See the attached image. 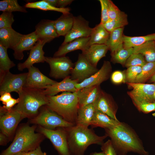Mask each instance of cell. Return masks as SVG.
<instances>
[{"instance_id": "1", "label": "cell", "mask_w": 155, "mask_h": 155, "mask_svg": "<svg viewBox=\"0 0 155 155\" xmlns=\"http://www.w3.org/2000/svg\"><path fill=\"white\" fill-rule=\"evenodd\" d=\"M104 129L119 155H126L130 152L148 155L137 135L126 124L121 122L114 127Z\"/></svg>"}, {"instance_id": "2", "label": "cell", "mask_w": 155, "mask_h": 155, "mask_svg": "<svg viewBox=\"0 0 155 155\" xmlns=\"http://www.w3.org/2000/svg\"><path fill=\"white\" fill-rule=\"evenodd\" d=\"M64 128L71 155H84L89 146L92 144L101 145L108 136L106 134L99 136L92 129L80 125H75Z\"/></svg>"}, {"instance_id": "3", "label": "cell", "mask_w": 155, "mask_h": 155, "mask_svg": "<svg viewBox=\"0 0 155 155\" xmlns=\"http://www.w3.org/2000/svg\"><path fill=\"white\" fill-rule=\"evenodd\" d=\"M47 96L48 102L45 106L67 121L75 125L79 107L76 92H65L60 94Z\"/></svg>"}, {"instance_id": "4", "label": "cell", "mask_w": 155, "mask_h": 155, "mask_svg": "<svg viewBox=\"0 0 155 155\" xmlns=\"http://www.w3.org/2000/svg\"><path fill=\"white\" fill-rule=\"evenodd\" d=\"M44 89L24 87L18 94L19 102L14 108L21 114L23 118H32L38 113L40 107L48 103Z\"/></svg>"}, {"instance_id": "5", "label": "cell", "mask_w": 155, "mask_h": 155, "mask_svg": "<svg viewBox=\"0 0 155 155\" xmlns=\"http://www.w3.org/2000/svg\"><path fill=\"white\" fill-rule=\"evenodd\" d=\"M36 127L26 125L17 131L13 141L0 155H13L21 152H30L39 146L42 140L40 134L35 132Z\"/></svg>"}, {"instance_id": "6", "label": "cell", "mask_w": 155, "mask_h": 155, "mask_svg": "<svg viewBox=\"0 0 155 155\" xmlns=\"http://www.w3.org/2000/svg\"><path fill=\"white\" fill-rule=\"evenodd\" d=\"M30 121L33 123L52 129L57 127L67 128L75 125L67 121L45 106L36 116L31 119Z\"/></svg>"}, {"instance_id": "7", "label": "cell", "mask_w": 155, "mask_h": 155, "mask_svg": "<svg viewBox=\"0 0 155 155\" xmlns=\"http://www.w3.org/2000/svg\"><path fill=\"white\" fill-rule=\"evenodd\" d=\"M45 62L50 66V76L55 79H63L70 76L74 63L68 57H45Z\"/></svg>"}, {"instance_id": "8", "label": "cell", "mask_w": 155, "mask_h": 155, "mask_svg": "<svg viewBox=\"0 0 155 155\" xmlns=\"http://www.w3.org/2000/svg\"><path fill=\"white\" fill-rule=\"evenodd\" d=\"M28 72L13 74L9 71L0 73V94L14 92L19 94L26 84Z\"/></svg>"}, {"instance_id": "9", "label": "cell", "mask_w": 155, "mask_h": 155, "mask_svg": "<svg viewBox=\"0 0 155 155\" xmlns=\"http://www.w3.org/2000/svg\"><path fill=\"white\" fill-rule=\"evenodd\" d=\"M56 130L50 129L41 126L40 132L48 138L60 155H71L68 144L66 132L64 128Z\"/></svg>"}, {"instance_id": "10", "label": "cell", "mask_w": 155, "mask_h": 155, "mask_svg": "<svg viewBox=\"0 0 155 155\" xmlns=\"http://www.w3.org/2000/svg\"><path fill=\"white\" fill-rule=\"evenodd\" d=\"M0 127L1 132L7 137L13 134L23 118L21 113L14 108L7 110L0 107Z\"/></svg>"}, {"instance_id": "11", "label": "cell", "mask_w": 155, "mask_h": 155, "mask_svg": "<svg viewBox=\"0 0 155 155\" xmlns=\"http://www.w3.org/2000/svg\"><path fill=\"white\" fill-rule=\"evenodd\" d=\"M126 83L133 89L128 93L132 101L141 102H155L154 97L155 91V84Z\"/></svg>"}, {"instance_id": "12", "label": "cell", "mask_w": 155, "mask_h": 155, "mask_svg": "<svg viewBox=\"0 0 155 155\" xmlns=\"http://www.w3.org/2000/svg\"><path fill=\"white\" fill-rule=\"evenodd\" d=\"M99 70L92 65L82 53L79 54L78 59L70 76L71 79L77 80L78 83L90 77Z\"/></svg>"}, {"instance_id": "13", "label": "cell", "mask_w": 155, "mask_h": 155, "mask_svg": "<svg viewBox=\"0 0 155 155\" xmlns=\"http://www.w3.org/2000/svg\"><path fill=\"white\" fill-rule=\"evenodd\" d=\"M92 30L89 26V22L81 16L74 17L72 27L65 36L61 44H65L79 38L90 36Z\"/></svg>"}, {"instance_id": "14", "label": "cell", "mask_w": 155, "mask_h": 155, "mask_svg": "<svg viewBox=\"0 0 155 155\" xmlns=\"http://www.w3.org/2000/svg\"><path fill=\"white\" fill-rule=\"evenodd\" d=\"M28 69V74L24 87L45 89L47 86L57 82L45 75L38 68L33 66Z\"/></svg>"}, {"instance_id": "15", "label": "cell", "mask_w": 155, "mask_h": 155, "mask_svg": "<svg viewBox=\"0 0 155 155\" xmlns=\"http://www.w3.org/2000/svg\"><path fill=\"white\" fill-rule=\"evenodd\" d=\"M112 69L110 62L108 61H104L102 67L98 71L82 82L76 84V89L78 90L84 88L100 85L109 78L111 74Z\"/></svg>"}, {"instance_id": "16", "label": "cell", "mask_w": 155, "mask_h": 155, "mask_svg": "<svg viewBox=\"0 0 155 155\" xmlns=\"http://www.w3.org/2000/svg\"><path fill=\"white\" fill-rule=\"evenodd\" d=\"M35 32L38 40L45 44L59 37L55 25V20H42L35 26Z\"/></svg>"}, {"instance_id": "17", "label": "cell", "mask_w": 155, "mask_h": 155, "mask_svg": "<svg viewBox=\"0 0 155 155\" xmlns=\"http://www.w3.org/2000/svg\"><path fill=\"white\" fill-rule=\"evenodd\" d=\"M45 44L44 42L38 40L34 46L30 50L28 57L23 63L18 64L17 68L19 71H22L26 68L28 69L33 66L36 63H44L45 62V57L43 47Z\"/></svg>"}, {"instance_id": "18", "label": "cell", "mask_w": 155, "mask_h": 155, "mask_svg": "<svg viewBox=\"0 0 155 155\" xmlns=\"http://www.w3.org/2000/svg\"><path fill=\"white\" fill-rule=\"evenodd\" d=\"M102 92L100 85L84 88L77 90L76 92L79 107L90 104H94L99 98Z\"/></svg>"}, {"instance_id": "19", "label": "cell", "mask_w": 155, "mask_h": 155, "mask_svg": "<svg viewBox=\"0 0 155 155\" xmlns=\"http://www.w3.org/2000/svg\"><path fill=\"white\" fill-rule=\"evenodd\" d=\"M94 104L96 110L119 121L116 116L117 107L112 98L108 94L102 91L99 98Z\"/></svg>"}, {"instance_id": "20", "label": "cell", "mask_w": 155, "mask_h": 155, "mask_svg": "<svg viewBox=\"0 0 155 155\" xmlns=\"http://www.w3.org/2000/svg\"><path fill=\"white\" fill-rule=\"evenodd\" d=\"M78 83L77 80H72L69 76L59 82L47 86L44 90L43 92L47 96H53L60 92H75L77 91L75 85Z\"/></svg>"}, {"instance_id": "21", "label": "cell", "mask_w": 155, "mask_h": 155, "mask_svg": "<svg viewBox=\"0 0 155 155\" xmlns=\"http://www.w3.org/2000/svg\"><path fill=\"white\" fill-rule=\"evenodd\" d=\"M89 39L90 37L81 38L65 44L61 45L58 50L55 53L53 57H64L67 53L76 50H80L83 52L89 47L88 43Z\"/></svg>"}, {"instance_id": "22", "label": "cell", "mask_w": 155, "mask_h": 155, "mask_svg": "<svg viewBox=\"0 0 155 155\" xmlns=\"http://www.w3.org/2000/svg\"><path fill=\"white\" fill-rule=\"evenodd\" d=\"M24 35L16 31L12 28L0 29V43L7 49L13 50Z\"/></svg>"}, {"instance_id": "23", "label": "cell", "mask_w": 155, "mask_h": 155, "mask_svg": "<svg viewBox=\"0 0 155 155\" xmlns=\"http://www.w3.org/2000/svg\"><path fill=\"white\" fill-rule=\"evenodd\" d=\"M108 50V48L105 44H94L89 46L82 53L92 65L96 67L98 62L105 57Z\"/></svg>"}, {"instance_id": "24", "label": "cell", "mask_w": 155, "mask_h": 155, "mask_svg": "<svg viewBox=\"0 0 155 155\" xmlns=\"http://www.w3.org/2000/svg\"><path fill=\"white\" fill-rule=\"evenodd\" d=\"M38 40L35 32L24 35L19 43L13 50V55L17 60H21L24 57V51L30 50Z\"/></svg>"}, {"instance_id": "25", "label": "cell", "mask_w": 155, "mask_h": 155, "mask_svg": "<svg viewBox=\"0 0 155 155\" xmlns=\"http://www.w3.org/2000/svg\"><path fill=\"white\" fill-rule=\"evenodd\" d=\"M95 111L94 104H90L79 107L75 125L88 127L91 125Z\"/></svg>"}, {"instance_id": "26", "label": "cell", "mask_w": 155, "mask_h": 155, "mask_svg": "<svg viewBox=\"0 0 155 155\" xmlns=\"http://www.w3.org/2000/svg\"><path fill=\"white\" fill-rule=\"evenodd\" d=\"M74 16L70 13L63 14L55 20V25L59 36H65L73 26Z\"/></svg>"}, {"instance_id": "27", "label": "cell", "mask_w": 155, "mask_h": 155, "mask_svg": "<svg viewBox=\"0 0 155 155\" xmlns=\"http://www.w3.org/2000/svg\"><path fill=\"white\" fill-rule=\"evenodd\" d=\"M110 34L103 25L100 23L92 28L90 36L88 46L94 44H105L107 41Z\"/></svg>"}, {"instance_id": "28", "label": "cell", "mask_w": 155, "mask_h": 155, "mask_svg": "<svg viewBox=\"0 0 155 155\" xmlns=\"http://www.w3.org/2000/svg\"><path fill=\"white\" fill-rule=\"evenodd\" d=\"M121 122L111 118L107 115L96 110L90 125L92 127H100L106 129L114 127Z\"/></svg>"}, {"instance_id": "29", "label": "cell", "mask_w": 155, "mask_h": 155, "mask_svg": "<svg viewBox=\"0 0 155 155\" xmlns=\"http://www.w3.org/2000/svg\"><path fill=\"white\" fill-rule=\"evenodd\" d=\"M133 48V53L142 54L147 62H155V41H148Z\"/></svg>"}, {"instance_id": "30", "label": "cell", "mask_w": 155, "mask_h": 155, "mask_svg": "<svg viewBox=\"0 0 155 155\" xmlns=\"http://www.w3.org/2000/svg\"><path fill=\"white\" fill-rule=\"evenodd\" d=\"M124 27L115 29L110 32L108 39L105 44L111 54L115 52L123 44Z\"/></svg>"}, {"instance_id": "31", "label": "cell", "mask_w": 155, "mask_h": 155, "mask_svg": "<svg viewBox=\"0 0 155 155\" xmlns=\"http://www.w3.org/2000/svg\"><path fill=\"white\" fill-rule=\"evenodd\" d=\"M151 40L155 41V33L137 36H129L124 35L123 45L126 48H134Z\"/></svg>"}, {"instance_id": "32", "label": "cell", "mask_w": 155, "mask_h": 155, "mask_svg": "<svg viewBox=\"0 0 155 155\" xmlns=\"http://www.w3.org/2000/svg\"><path fill=\"white\" fill-rule=\"evenodd\" d=\"M26 8H35L44 11H53L65 14L70 13V9L69 7L60 8L51 6L44 0L28 2L25 5Z\"/></svg>"}, {"instance_id": "33", "label": "cell", "mask_w": 155, "mask_h": 155, "mask_svg": "<svg viewBox=\"0 0 155 155\" xmlns=\"http://www.w3.org/2000/svg\"><path fill=\"white\" fill-rule=\"evenodd\" d=\"M133 48H125L123 44L115 52L111 54V61L125 65L127 59L133 53Z\"/></svg>"}, {"instance_id": "34", "label": "cell", "mask_w": 155, "mask_h": 155, "mask_svg": "<svg viewBox=\"0 0 155 155\" xmlns=\"http://www.w3.org/2000/svg\"><path fill=\"white\" fill-rule=\"evenodd\" d=\"M128 24L127 16L124 12H122L121 15L115 19H109L103 25L109 32L119 28L124 27Z\"/></svg>"}, {"instance_id": "35", "label": "cell", "mask_w": 155, "mask_h": 155, "mask_svg": "<svg viewBox=\"0 0 155 155\" xmlns=\"http://www.w3.org/2000/svg\"><path fill=\"white\" fill-rule=\"evenodd\" d=\"M7 49L0 43V73L9 71L16 64L9 58Z\"/></svg>"}, {"instance_id": "36", "label": "cell", "mask_w": 155, "mask_h": 155, "mask_svg": "<svg viewBox=\"0 0 155 155\" xmlns=\"http://www.w3.org/2000/svg\"><path fill=\"white\" fill-rule=\"evenodd\" d=\"M155 72V62H147L142 67V71L134 83H144Z\"/></svg>"}, {"instance_id": "37", "label": "cell", "mask_w": 155, "mask_h": 155, "mask_svg": "<svg viewBox=\"0 0 155 155\" xmlns=\"http://www.w3.org/2000/svg\"><path fill=\"white\" fill-rule=\"evenodd\" d=\"M0 11L11 12L13 11L27 12L25 7L20 5L17 0H4L0 1Z\"/></svg>"}, {"instance_id": "38", "label": "cell", "mask_w": 155, "mask_h": 155, "mask_svg": "<svg viewBox=\"0 0 155 155\" xmlns=\"http://www.w3.org/2000/svg\"><path fill=\"white\" fill-rule=\"evenodd\" d=\"M146 63L144 57L142 54L133 53L127 59L125 65L127 68L132 66L142 67Z\"/></svg>"}, {"instance_id": "39", "label": "cell", "mask_w": 155, "mask_h": 155, "mask_svg": "<svg viewBox=\"0 0 155 155\" xmlns=\"http://www.w3.org/2000/svg\"><path fill=\"white\" fill-rule=\"evenodd\" d=\"M142 70V67L140 66H132L128 67L125 73V82L128 83H134Z\"/></svg>"}, {"instance_id": "40", "label": "cell", "mask_w": 155, "mask_h": 155, "mask_svg": "<svg viewBox=\"0 0 155 155\" xmlns=\"http://www.w3.org/2000/svg\"><path fill=\"white\" fill-rule=\"evenodd\" d=\"M14 22L12 12H3L0 15V29L11 28Z\"/></svg>"}, {"instance_id": "41", "label": "cell", "mask_w": 155, "mask_h": 155, "mask_svg": "<svg viewBox=\"0 0 155 155\" xmlns=\"http://www.w3.org/2000/svg\"><path fill=\"white\" fill-rule=\"evenodd\" d=\"M137 108L140 111L148 113L155 111V102H141L132 101Z\"/></svg>"}, {"instance_id": "42", "label": "cell", "mask_w": 155, "mask_h": 155, "mask_svg": "<svg viewBox=\"0 0 155 155\" xmlns=\"http://www.w3.org/2000/svg\"><path fill=\"white\" fill-rule=\"evenodd\" d=\"M108 16L109 19H115L119 18L123 11L111 0H107Z\"/></svg>"}, {"instance_id": "43", "label": "cell", "mask_w": 155, "mask_h": 155, "mask_svg": "<svg viewBox=\"0 0 155 155\" xmlns=\"http://www.w3.org/2000/svg\"><path fill=\"white\" fill-rule=\"evenodd\" d=\"M101 8V18L100 23L103 25L109 20L107 0H99Z\"/></svg>"}, {"instance_id": "44", "label": "cell", "mask_w": 155, "mask_h": 155, "mask_svg": "<svg viewBox=\"0 0 155 155\" xmlns=\"http://www.w3.org/2000/svg\"><path fill=\"white\" fill-rule=\"evenodd\" d=\"M101 150L104 155H117L111 140H108L101 145Z\"/></svg>"}, {"instance_id": "45", "label": "cell", "mask_w": 155, "mask_h": 155, "mask_svg": "<svg viewBox=\"0 0 155 155\" xmlns=\"http://www.w3.org/2000/svg\"><path fill=\"white\" fill-rule=\"evenodd\" d=\"M111 79L112 82L115 84L124 83L125 82V73L120 71H115L111 73Z\"/></svg>"}, {"instance_id": "46", "label": "cell", "mask_w": 155, "mask_h": 155, "mask_svg": "<svg viewBox=\"0 0 155 155\" xmlns=\"http://www.w3.org/2000/svg\"><path fill=\"white\" fill-rule=\"evenodd\" d=\"M19 100V98L16 99L12 98L6 103L5 105H4L3 107L7 110H10L13 108V106L16 104L18 103Z\"/></svg>"}, {"instance_id": "47", "label": "cell", "mask_w": 155, "mask_h": 155, "mask_svg": "<svg viewBox=\"0 0 155 155\" xmlns=\"http://www.w3.org/2000/svg\"><path fill=\"white\" fill-rule=\"evenodd\" d=\"M0 95V100L2 102L4 105H5L6 103L12 98L10 93L9 92H4Z\"/></svg>"}, {"instance_id": "48", "label": "cell", "mask_w": 155, "mask_h": 155, "mask_svg": "<svg viewBox=\"0 0 155 155\" xmlns=\"http://www.w3.org/2000/svg\"><path fill=\"white\" fill-rule=\"evenodd\" d=\"M73 1L72 0H58V7L64 8L67 5L70 4Z\"/></svg>"}, {"instance_id": "49", "label": "cell", "mask_w": 155, "mask_h": 155, "mask_svg": "<svg viewBox=\"0 0 155 155\" xmlns=\"http://www.w3.org/2000/svg\"><path fill=\"white\" fill-rule=\"evenodd\" d=\"M30 155H47L44 152H43L39 146L35 149L29 152Z\"/></svg>"}, {"instance_id": "50", "label": "cell", "mask_w": 155, "mask_h": 155, "mask_svg": "<svg viewBox=\"0 0 155 155\" xmlns=\"http://www.w3.org/2000/svg\"><path fill=\"white\" fill-rule=\"evenodd\" d=\"M7 137L2 133L0 134V144L1 145H3L6 144L7 141Z\"/></svg>"}, {"instance_id": "51", "label": "cell", "mask_w": 155, "mask_h": 155, "mask_svg": "<svg viewBox=\"0 0 155 155\" xmlns=\"http://www.w3.org/2000/svg\"><path fill=\"white\" fill-rule=\"evenodd\" d=\"M50 5L54 7H57L58 0H44Z\"/></svg>"}, {"instance_id": "52", "label": "cell", "mask_w": 155, "mask_h": 155, "mask_svg": "<svg viewBox=\"0 0 155 155\" xmlns=\"http://www.w3.org/2000/svg\"><path fill=\"white\" fill-rule=\"evenodd\" d=\"M13 155H30L29 152H21L17 153Z\"/></svg>"}, {"instance_id": "53", "label": "cell", "mask_w": 155, "mask_h": 155, "mask_svg": "<svg viewBox=\"0 0 155 155\" xmlns=\"http://www.w3.org/2000/svg\"><path fill=\"white\" fill-rule=\"evenodd\" d=\"M89 155H104L103 153L102 152H94L91 153Z\"/></svg>"}, {"instance_id": "54", "label": "cell", "mask_w": 155, "mask_h": 155, "mask_svg": "<svg viewBox=\"0 0 155 155\" xmlns=\"http://www.w3.org/2000/svg\"><path fill=\"white\" fill-rule=\"evenodd\" d=\"M150 80L151 82H155V72L151 77Z\"/></svg>"}, {"instance_id": "55", "label": "cell", "mask_w": 155, "mask_h": 155, "mask_svg": "<svg viewBox=\"0 0 155 155\" xmlns=\"http://www.w3.org/2000/svg\"><path fill=\"white\" fill-rule=\"evenodd\" d=\"M152 115L153 116L155 117V113L152 114Z\"/></svg>"}, {"instance_id": "56", "label": "cell", "mask_w": 155, "mask_h": 155, "mask_svg": "<svg viewBox=\"0 0 155 155\" xmlns=\"http://www.w3.org/2000/svg\"><path fill=\"white\" fill-rule=\"evenodd\" d=\"M154 98L155 99V91L154 92Z\"/></svg>"}]
</instances>
